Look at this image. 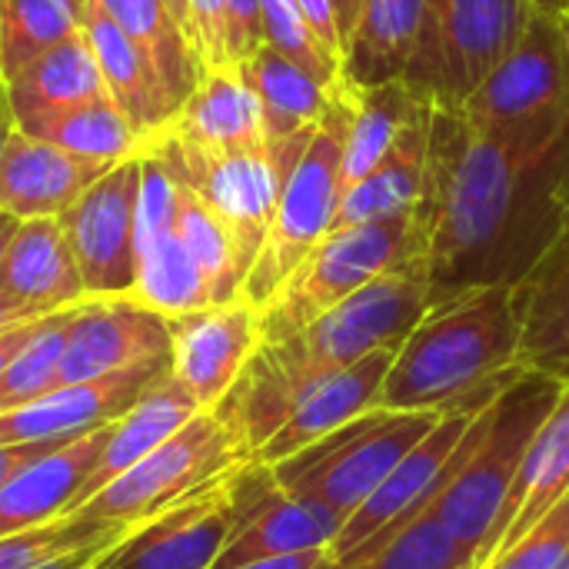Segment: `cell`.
I'll return each mask as SVG.
<instances>
[{
  "instance_id": "1",
  "label": "cell",
  "mask_w": 569,
  "mask_h": 569,
  "mask_svg": "<svg viewBox=\"0 0 569 569\" xmlns=\"http://www.w3.org/2000/svg\"><path fill=\"white\" fill-rule=\"evenodd\" d=\"M569 163V113L487 130L460 110L433 107L427 190L430 303L450 293L517 283L557 227V193Z\"/></svg>"
},
{
  "instance_id": "2",
  "label": "cell",
  "mask_w": 569,
  "mask_h": 569,
  "mask_svg": "<svg viewBox=\"0 0 569 569\" xmlns=\"http://www.w3.org/2000/svg\"><path fill=\"white\" fill-rule=\"evenodd\" d=\"M427 310L430 267L393 270L320 313L300 333L260 343L213 413L233 433L243 457L253 460L313 380L377 350H400Z\"/></svg>"
},
{
  "instance_id": "3",
  "label": "cell",
  "mask_w": 569,
  "mask_h": 569,
  "mask_svg": "<svg viewBox=\"0 0 569 569\" xmlns=\"http://www.w3.org/2000/svg\"><path fill=\"white\" fill-rule=\"evenodd\" d=\"M523 373L513 287H470L430 303L400 343L377 407L480 413Z\"/></svg>"
},
{
  "instance_id": "4",
  "label": "cell",
  "mask_w": 569,
  "mask_h": 569,
  "mask_svg": "<svg viewBox=\"0 0 569 569\" xmlns=\"http://www.w3.org/2000/svg\"><path fill=\"white\" fill-rule=\"evenodd\" d=\"M560 380L533 370L510 383L477 417V433L463 463L430 503V517L477 553V567L517 483L523 457L553 403L560 400Z\"/></svg>"
},
{
  "instance_id": "5",
  "label": "cell",
  "mask_w": 569,
  "mask_h": 569,
  "mask_svg": "<svg viewBox=\"0 0 569 569\" xmlns=\"http://www.w3.org/2000/svg\"><path fill=\"white\" fill-rule=\"evenodd\" d=\"M317 127L280 140H260L247 147H197L170 133H150L143 140L147 160H153L170 180L190 187L237 237L247 263L253 267L267 230L273 223L280 193L307 153Z\"/></svg>"
},
{
  "instance_id": "6",
  "label": "cell",
  "mask_w": 569,
  "mask_h": 569,
  "mask_svg": "<svg viewBox=\"0 0 569 569\" xmlns=\"http://www.w3.org/2000/svg\"><path fill=\"white\" fill-rule=\"evenodd\" d=\"M413 263H427V227L417 207L387 220L330 230L260 307V343H277L300 333L367 283Z\"/></svg>"
},
{
  "instance_id": "7",
  "label": "cell",
  "mask_w": 569,
  "mask_h": 569,
  "mask_svg": "<svg viewBox=\"0 0 569 569\" xmlns=\"http://www.w3.org/2000/svg\"><path fill=\"white\" fill-rule=\"evenodd\" d=\"M353 117V90L340 80L333 100L317 123V133L290 173L267 240L243 280V300L257 310L287 283V277L313 253V247L333 230L343 197V147Z\"/></svg>"
},
{
  "instance_id": "8",
  "label": "cell",
  "mask_w": 569,
  "mask_h": 569,
  "mask_svg": "<svg viewBox=\"0 0 569 569\" xmlns=\"http://www.w3.org/2000/svg\"><path fill=\"white\" fill-rule=\"evenodd\" d=\"M440 420L443 413L433 410L373 407L270 470L287 493L330 507L347 520Z\"/></svg>"
},
{
  "instance_id": "9",
  "label": "cell",
  "mask_w": 569,
  "mask_h": 569,
  "mask_svg": "<svg viewBox=\"0 0 569 569\" xmlns=\"http://www.w3.org/2000/svg\"><path fill=\"white\" fill-rule=\"evenodd\" d=\"M537 0H427L417 53L400 77L423 103L460 107L520 43Z\"/></svg>"
},
{
  "instance_id": "10",
  "label": "cell",
  "mask_w": 569,
  "mask_h": 569,
  "mask_svg": "<svg viewBox=\"0 0 569 569\" xmlns=\"http://www.w3.org/2000/svg\"><path fill=\"white\" fill-rule=\"evenodd\" d=\"M240 463H247V457L233 433L220 423L213 410H200L170 440H163L140 463H133L127 473L97 490L70 517L133 527L173 507L187 493L213 483Z\"/></svg>"
},
{
  "instance_id": "11",
  "label": "cell",
  "mask_w": 569,
  "mask_h": 569,
  "mask_svg": "<svg viewBox=\"0 0 569 569\" xmlns=\"http://www.w3.org/2000/svg\"><path fill=\"white\" fill-rule=\"evenodd\" d=\"M480 413H447L430 430V437L397 463V470L347 517L340 537L330 547L337 563L383 547L390 537H397L430 510V503L463 463Z\"/></svg>"
},
{
  "instance_id": "12",
  "label": "cell",
  "mask_w": 569,
  "mask_h": 569,
  "mask_svg": "<svg viewBox=\"0 0 569 569\" xmlns=\"http://www.w3.org/2000/svg\"><path fill=\"white\" fill-rule=\"evenodd\" d=\"M453 110L487 130L523 127L569 113L567 23L537 7L507 60Z\"/></svg>"
},
{
  "instance_id": "13",
  "label": "cell",
  "mask_w": 569,
  "mask_h": 569,
  "mask_svg": "<svg viewBox=\"0 0 569 569\" xmlns=\"http://www.w3.org/2000/svg\"><path fill=\"white\" fill-rule=\"evenodd\" d=\"M140 190L143 157H130L110 167L67 213H60L87 300L133 293Z\"/></svg>"
},
{
  "instance_id": "14",
  "label": "cell",
  "mask_w": 569,
  "mask_h": 569,
  "mask_svg": "<svg viewBox=\"0 0 569 569\" xmlns=\"http://www.w3.org/2000/svg\"><path fill=\"white\" fill-rule=\"evenodd\" d=\"M343 523L330 507L287 493L267 463L247 460L233 473V530L213 569L333 547Z\"/></svg>"
},
{
  "instance_id": "15",
  "label": "cell",
  "mask_w": 569,
  "mask_h": 569,
  "mask_svg": "<svg viewBox=\"0 0 569 569\" xmlns=\"http://www.w3.org/2000/svg\"><path fill=\"white\" fill-rule=\"evenodd\" d=\"M233 473L133 523L87 569H213L233 530Z\"/></svg>"
},
{
  "instance_id": "16",
  "label": "cell",
  "mask_w": 569,
  "mask_h": 569,
  "mask_svg": "<svg viewBox=\"0 0 569 569\" xmlns=\"http://www.w3.org/2000/svg\"><path fill=\"white\" fill-rule=\"evenodd\" d=\"M130 297L163 317L213 307L210 283L173 227V180L147 157L137 217V283Z\"/></svg>"
},
{
  "instance_id": "17",
  "label": "cell",
  "mask_w": 569,
  "mask_h": 569,
  "mask_svg": "<svg viewBox=\"0 0 569 569\" xmlns=\"http://www.w3.org/2000/svg\"><path fill=\"white\" fill-rule=\"evenodd\" d=\"M170 357V320L133 297H93L77 303L63 360L60 387L87 383L147 360Z\"/></svg>"
},
{
  "instance_id": "18",
  "label": "cell",
  "mask_w": 569,
  "mask_h": 569,
  "mask_svg": "<svg viewBox=\"0 0 569 569\" xmlns=\"http://www.w3.org/2000/svg\"><path fill=\"white\" fill-rule=\"evenodd\" d=\"M170 320V373L200 410H213L260 347V310L250 300L213 303Z\"/></svg>"
},
{
  "instance_id": "19",
  "label": "cell",
  "mask_w": 569,
  "mask_h": 569,
  "mask_svg": "<svg viewBox=\"0 0 569 569\" xmlns=\"http://www.w3.org/2000/svg\"><path fill=\"white\" fill-rule=\"evenodd\" d=\"M520 363L569 383V163L557 193V227L533 267L513 283Z\"/></svg>"
},
{
  "instance_id": "20",
  "label": "cell",
  "mask_w": 569,
  "mask_h": 569,
  "mask_svg": "<svg viewBox=\"0 0 569 569\" xmlns=\"http://www.w3.org/2000/svg\"><path fill=\"white\" fill-rule=\"evenodd\" d=\"M170 370V357L163 360H147L87 383H67L53 387L40 400L0 413V447L3 443H67L73 437H83L97 427L113 423L123 417L133 400L163 373Z\"/></svg>"
},
{
  "instance_id": "21",
  "label": "cell",
  "mask_w": 569,
  "mask_h": 569,
  "mask_svg": "<svg viewBox=\"0 0 569 569\" xmlns=\"http://www.w3.org/2000/svg\"><path fill=\"white\" fill-rule=\"evenodd\" d=\"M110 167L117 163L70 153L13 127L0 157V213L13 217L17 223L60 217Z\"/></svg>"
},
{
  "instance_id": "22",
  "label": "cell",
  "mask_w": 569,
  "mask_h": 569,
  "mask_svg": "<svg viewBox=\"0 0 569 569\" xmlns=\"http://www.w3.org/2000/svg\"><path fill=\"white\" fill-rule=\"evenodd\" d=\"M393 357H397V350H377L343 370H333V373L313 380L293 403L283 427L260 447V453L253 460L273 467V463L293 457L297 450L347 427L360 413L373 410Z\"/></svg>"
},
{
  "instance_id": "23",
  "label": "cell",
  "mask_w": 569,
  "mask_h": 569,
  "mask_svg": "<svg viewBox=\"0 0 569 569\" xmlns=\"http://www.w3.org/2000/svg\"><path fill=\"white\" fill-rule=\"evenodd\" d=\"M107 427H97L83 437L60 443L57 450L20 470L0 490V540L53 523L73 510L77 493L83 490V483L90 480L100 460V450L107 443Z\"/></svg>"
},
{
  "instance_id": "24",
  "label": "cell",
  "mask_w": 569,
  "mask_h": 569,
  "mask_svg": "<svg viewBox=\"0 0 569 569\" xmlns=\"http://www.w3.org/2000/svg\"><path fill=\"white\" fill-rule=\"evenodd\" d=\"M0 293L37 313H57L87 300L60 217L17 223L0 260Z\"/></svg>"
},
{
  "instance_id": "25",
  "label": "cell",
  "mask_w": 569,
  "mask_h": 569,
  "mask_svg": "<svg viewBox=\"0 0 569 569\" xmlns=\"http://www.w3.org/2000/svg\"><path fill=\"white\" fill-rule=\"evenodd\" d=\"M80 30L90 40V50L97 57L110 100L130 117V123L147 140L153 130H160L173 117V103L163 90V80L150 53L123 27H117L97 0L87 3Z\"/></svg>"
},
{
  "instance_id": "26",
  "label": "cell",
  "mask_w": 569,
  "mask_h": 569,
  "mask_svg": "<svg viewBox=\"0 0 569 569\" xmlns=\"http://www.w3.org/2000/svg\"><path fill=\"white\" fill-rule=\"evenodd\" d=\"M200 413V403L190 397V390L167 370L160 380H153L137 400L133 407L117 417L107 427V443L100 450V460L90 473V480L83 483V490L77 493V503H87L97 490H103L110 480H117L120 473H127L133 463H140L150 450H157L163 440H170L183 423H190ZM70 510V513H73ZM67 513V517H70Z\"/></svg>"
},
{
  "instance_id": "27",
  "label": "cell",
  "mask_w": 569,
  "mask_h": 569,
  "mask_svg": "<svg viewBox=\"0 0 569 569\" xmlns=\"http://www.w3.org/2000/svg\"><path fill=\"white\" fill-rule=\"evenodd\" d=\"M569 490V383H563L560 400L553 403L550 417L543 420V427L537 430L523 467L517 473V483L507 497V507L493 527V537L480 557V567L500 553L503 547H510L513 540H520L563 493ZM477 567V569H480Z\"/></svg>"
},
{
  "instance_id": "28",
  "label": "cell",
  "mask_w": 569,
  "mask_h": 569,
  "mask_svg": "<svg viewBox=\"0 0 569 569\" xmlns=\"http://www.w3.org/2000/svg\"><path fill=\"white\" fill-rule=\"evenodd\" d=\"M153 133H170L177 140L210 147V150L247 147V143L267 140L263 107L237 67L203 70L200 83L183 100V107Z\"/></svg>"
},
{
  "instance_id": "29",
  "label": "cell",
  "mask_w": 569,
  "mask_h": 569,
  "mask_svg": "<svg viewBox=\"0 0 569 569\" xmlns=\"http://www.w3.org/2000/svg\"><path fill=\"white\" fill-rule=\"evenodd\" d=\"M430 120H433V107H423L410 120V127L397 137L390 153L357 187H350L340 197L333 230L387 220L420 203L427 190V163H430Z\"/></svg>"
},
{
  "instance_id": "30",
  "label": "cell",
  "mask_w": 569,
  "mask_h": 569,
  "mask_svg": "<svg viewBox=\"0 0 569 569\" xmlns=\"http://www.w3.org/2000/svg\"><path fill=\"white\" fill-rule=\"evenodd\" d=\"M427 0H363L343 50L340 80L347 87H380L400 80L417 53Z\"/></svg>"
},
{
  "instance_id": "31",
  "label": "cell",
  "mask_w": 569,
  "mask_h": 569,
  "mask_svg": "<svg viewBox=\"0 0 569 569\" xmlns=\"http://www.w3.org/2000/svg\"><path fill=\"white\" fill-rule=\"evenodd\" d=\"M7 97L13 110V123L77 107L97 97H110L97 67V57L90 50V40L80 33L53 43L40 57H33L23 70H17L7 80Z\"/></svg>"
},
{
  "instance_id": "32",
  "label": "cell",
  "mask_w": 569,
  "mask_h": 569,
  "mask_svg": "<svg viewBox=\"0 0 569 569\" xmlns=\"http://www.w3.org/2000/svg\"><path fill=\"white\" fill-rule=\"evenodd\" d=\"M237 70L243 73V80L250 83V90L257 93V100L263 107L267 140L293 137L300 130L317 127L333 100V90H337V87L317 83L303 67H297L293 60H287L280 50H273L267 43L250 60H243Z\"/></svg>"
},
{
  "instance_id": "33",
  "label": "cell",
  "mask_w": 569,
  "mask_h": 569,
  "mask_svg": "<svg viewBox=\"0 0 569 569\" xmlns=\"http://www.w3.org/2000/svg\"><path fill=\"white\" fill-rule=\"evenodd\" d=\"M13 127L23 130L27 137L47 140L53 147H63V150L90 157V160L120 163V160L143 153V133L130 123V117L110 97L50 110V113L20 120Z\"/></svg>"
},
{
  "instance_id": "34",
  "label": "cell",
  "mask_w": 569,
  "mask_h": 569,
  "mask_svg": "<svg viewBox=\"0 0 569 569\" xmlns=\"http://www.w3.org/2000/svg\"><path fill=\"white\" fill-rule=\"evenodd\" d=\"M107 17L123 27L153 60L163 90L173 103V113L183 107V100L193 93V87L203 77V63L180 27V20L170 13L167 0H97Z\"/></svg>"
},
{
  "instance_id": "35",
  "label": "cell",
  "mask_w": 569,
  "mask_h": 569,
  "mask_svg": "<svg viewBox=\"0 0 569 569\" xmlns=\"http://www.w3.org/2000/svg\"><path fill=\"white\" fill-rule=\"evenodd\" d=\"M350 90H353V117L343 147V193L357 187L390 153V147L410 127V120L423 107H430L403 80H390L380 87H350Z\"/></svg>"
},
{
  "instance_id": "36",
  "label": "cell",
  "mask_w": 569,
  "mask_h": 569,
  "mask_svg": "<svg viewBox=\"0 0 569 569\" xmlns=\"http://www.w3.org/2000/svg\"><path fill=\"white\" fill-rule=\"evenodd\" d=\"M173 227H177L183 247L190 250V257L197 260V267L203 270L213 303L240 300L250 263H247L237 237L190 187H183L177 180H173Z\"/></svg>"
},
{
  "instance_id": "37",
  "label": "cell",
  "mask_w": 569,
  "mask_h": 569,
  "mask_svg": "<svg viewBox=\"0 0 569 569\" xmlns=\"http://www.w3.org/2000/svg\"><path fill=\"white\" fill-rule=\"evenodd\" d=\"M80 33V13L67 0H0V73L10 80L53 43Z\"/></svg>"
},
{
  "instance_id": "38",
  "label": "cell",
  "mask_w": 569,
  "mask_h": 569,
  "mask_svg": "<svg viewBox=\"0 0 569 569\" xmlns=\"http://www.w3.org/2000/svg\"><path fill=\"white\" fill-rule=\"evenodd\" d=\"M73 307H63L40 320L37 333L13 353V360L0 373V413L20 410L53 387H60V360L67 343V327L73 317Z\"/></svg>"
},
{
  "instance_id": "39",
  "label": "cell",
  "mask_w": 569,
  "mask_h": 569,
  "mask_svg": "<svg viewBox=\"0 0 569 569\" xmlns=\"http://www.w3.org/2000/svg\"><path fill=\"white\" fill-rule=\"evenodd\" d=\"M333 569H477V553L427 510L383 547L357 553L343 563L333 560Z\"/></svg>"
},
{
  "instance_id": "40",
  "label": "cell",
  "mask_w": 569,
  "mask_h": 569,
  "mask_svg": "<svg viewBox=\"0 0 569 569\" xmlns=\"http://www.w3.org/2000/svg\"><path fill=\"white\" fill-rule=\"evenodd\" d=\"M263 13V40L267 47L280 50L287 60L303 67L317 83L337 87L340 83V60L317 40L310 23L303 20L297 0H260Z\"/></svg>"
},
{
  "instance_id": "41",
  "label": "cell",
  "mask_w": 569,
  "mask_h": 569,
  "mask_svg": "<svg viewBox=\"0 0 569 569\" xmlns=\"http://www.w3.org/2000/svg\"><path fill=\"white\" fill-rule=\"evenodd\" d=\"M130 530L120 523H100V520H80V517H60L53 523H43L27 533H13L0 540V569H33L53 557H63L83 543H93L107 533Z\"/></svg>"
},
{
  "instance_id": "42",
  "label": "cell",
  "mask_w": 569,
  "mask_h": 569,
  "mask_svg": "<svg viewBox=\"0 0 569 569\" xmlns=\"http://www.w3.org/2000/svg\"><path fill=\"white\" fill-rule=\"evenodd\" d=\"M569 567V490L510 547L493 553L480 569H567Z\"/></svg>"
},
{
  "instance_id": "43",
  "label": "cell",
  "mask_w": 569,
  "mask_h": 569,
  "mask_svg": "<svg viewBox=\"0 0 569 569\" xmlns=\"http://www.w3.org/2000/svg\"><path fill=\"white\" fill-rule=\"evenodd\" d=\"M227 7L230 0H187L190 43L203 70L227 67Z\"/></svg>"
},
{
  "instance_id": "44",
  "label": "cell",
  "mask_w": 569,
  "mask_h": 569,
  "mask_svg": "<svg viewBox=\"0 0 569 569\" xmlns=\"http://www.w3.org/2000/svg\"><path fill=\"white\" fill-rule=\"evenodd\" d=\"M260 0H230L227 7V67H240L263 47Z\"/></svg>"
},
{
  "instance_id": "45",
  "label": "cell",
  "mask_w": 569,
  "mask_h": 569,
  "mask_svg": "<svg viewBox=\"0 0 569 569\" xmlns=\"http://www.w3.org/2000/svg\"><path fill=\"white\" fill-rule=\"evenodd\" d=\"M303 20L310 23V30L317 33V40L343 63V33H340V20L333 10V0H297Z\"/></svg>"
},
{
  "instance_id": "46",
  "label": "cell",
  "mask_w": 569,
  "mask_h": 569,
  "mask_svg": "<svg viewBox=\"0 0 569 569\" xmlns=\"http://www.w3.org/2000/svg\"><path fill=\"white\" fill-rule=\"evenodd\" d=\"M60 443H53V440H43V443H3L0 447V490L20 473V470H27L33 460H40V457H47L50 450H57Z\"/></svg>"
},
{
  "instance_id": "47",
  "label": "cell",
  "mask_w": 569,
  "mask_h": 569,
  "mask_svg": "<svg viewBox=\"0 0 569 569\" xmlns=\"http://www.w3.org/2000/svg\"><path fill=\"white\" fill-rule=\"evenodd\" d=\"M233 569H333V550H307V553H287V557H270V560H253Z\"/></svg>"
},
{
  "instance_id": "48",
  "label": "cell",
  "mask_w": 569,
  "mask_h": 569,
  "mask_svg": "<svg viewBox=\"0 0 569 569\" xmlns=\"http://www.w3.org/2000/svg\"><path fill=\"white\" fill-rule=\"evenodd\" d=\"M123 533H127V530L107 533V537H100V540H93V543H83V547H77V550H70V553H63V557H53V560H47V563H40V567L33 569H87L103 550H107V547H113Z\"/></svg>"
},
{
  "instance_id": "49",
  "label": "cell",
  "mask_w": 569,
  "mask_h": 569,
  "mask_svg": "<svg viewBox=\"0 0 569 569\" xmlns=\"http://www.w3.org/2000/svg\"><path fill=\"white\" fill-rule=\"evenodd\" d=\"M50 317V313H47ZM40 320L43 317H37V320H27V323H17V327H10V330H0V373H3V367L13 360V353L37 333V327H40Z\"/></svg>"
},
{
  "instance_id": "50",
  "label": "cell",
  "mask_w": 569,
  "mask_h": 569,
  "mask_svg": "<svg viewBox=\"0 0 569 569\" xmlns=\"http://www.w3.org/2000/svg\"><path fill=\"white\" fill-rule=\"evenodd\" d=\"M37 317H47V313H37V310L23 307L20 300H13V297L0 293V330H10V327H17V323L37 320Z\"/></svg>"
},
{
  "instance_id": "51",
  "label": "cell",
  "mask_w": 569,
  "mask_h": 569,
  "mask_svg": "<svg viewBox=\"0 0 569 569\" xmlns=\"http://www.w3.org/2000/svg\"><path fill=\"white\" fill-rule=\"evenodd\" d=\"M360 7H363V0H333L337 20H340V33H343V50H347V40H350V33H353V27H357Z\"/></svg>"
},
{
  "instance_id": "52",
  "label": "cell",
  "mask_w": 569,
  "mask_h": 569,
  "mask_svg": "<svg viewBox=\"0 0 569 569\" xmlns=\"http://www.w3.org/2000/svg\"><path fill=\"white\" fill-rule=\"evenodd\" d=\"M10 133H13V110H10V97H7V80L0 73V157H3Z\"/></svg>"
},
{
  "instance_id": "53",
  "label": "cell",
  "mask_w": 569,
  "mask_h": 569,
  "mask_svg": "<svg viewBox=\"0 0 569 569\" xmlns=\"http://www.w3.org/2000/svg\"><path fill=\"white\" fill-rule=\"evenodd\" d=\"M13 230H17V220L7 217V213H0V260H3V253H7V243H10Z\"/></svg>"
},
{
  "instance_id": "54",
  "label": "cell",
  "mask_w": 569,
  "mask_h": 569,
  "mask_svg": "<svg viewBox=\"0 0 569 569\" xmlns=\"http://www.w3.org/2000/svg\"><path fill=\"white\" fill-rule=\"evenodd\" d=\"M537 7H543V10H550V13H557L563 23L569 27V0H537Z\"/></svg>"
},
{
  "instance_id": "55",
  "label": "cell",
  "mask_w": 569,
  "mask_h": 569,
  "mask_svg": "<svg viewBox=\"0 0 569 569\" xmlns=\"http://www.w3.org/2000/svg\"><path fill=\"white\" fill-rule=\"evenodd\" d=\"M167 7H170V13L180 20V27L187 30V37H190V17H187V0H167Z\"/></svg>"
},
{
  "instance_id": "56",
  "label": "cell",
  "mask_w": 569,
  "mask_h": 569,
  "mask_svg": "<svg viewBox=\"0 0 569 569\" xmlns=\"http://www.w3.org/2000/svg\"><path fill=\"white\" fill-rule=\"evenodd\" d=\"M67 3H70V7L80 13V20H83V10H87V3H90V0H67Z\"/></svg>"
},
{
  "instance_id": "57",
  "label": "cell",
  "mask_w": 569,
  "mask_h": 569,
  "mask_svg": "<svg viewBox=\"0 0 569 569\" xmlns=\"http://www.w3.org/2000/svg\"><path fill=\"white\" fill-rule=\"evenodd\" d=\"M567 569H569V567H567Z\"/></svg>"
}]
</instances>
